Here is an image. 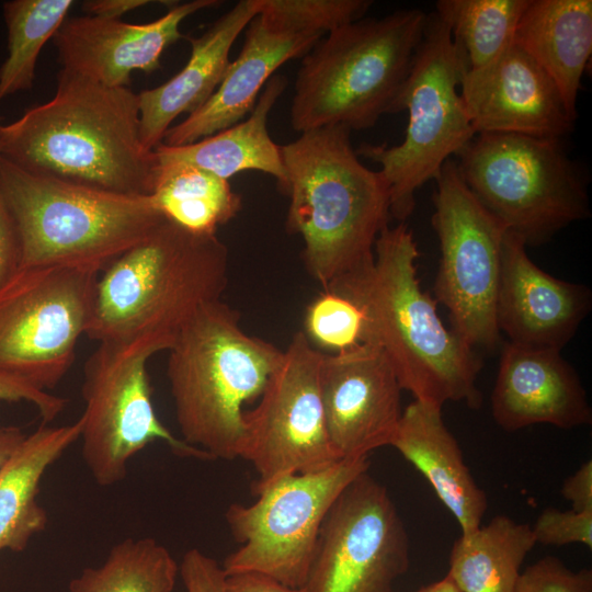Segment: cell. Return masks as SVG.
I'll use <instances>...</instances> for the list:
<instances>
[{
  "label": "cell",
  "instance_id": "obj_1",
  "mask_svg": "<svg viewBox=\"0 0 592 592\" xmlns=\"http://www.w3.org/2000/svg\"><path fill=\"white\" fill-rule=\"evenodd\" d=\"M0 156L32 173L150 195L158 172L140 139L138 94L60 69L54 96L0 127Z\"/></svg>",
  "mask_w": 592,
  "mask_h": 592
},
{
  "label": "cell",
  "instance_id": "obj_2",
  "mask_svg": "<svg viewBox=\"0 0 592 592\" xmlns=\"http://www.w3.org/2000/svg\"><path fill=\"white\" fill-rule=\"evenodd\" d=\"M419 255L407 225H388L376 239L373 261L323 291L339 293L362 309L364 342L384 352L401 388L415 400L441 407L464 402L478 409L481 360L444 326L436 300L421 288Z\"/></svg>",
  "mask_w": 592,
  "mask_h": 592
},
{
  "label": "cell",
  "instance_id": "obj_3",
  "mask_svg": "<svg viewBox=\"0 0 592 592\" xmlns=\"http://www.w3.org/2000/svg\"><path fill=\"white\" fill-rule=\"evenodd\" d=\"M350 134L327 126L281 146L286 230L301 237L305 265L322 289L373 261L391 216L386 179L360 161Z\"/></svg>",
  "mask_w": 592,
  "mask_h": 592
},
{
  "label": "cell",
  "instance_id": "obj_4",
  "mask_svg": "<svg viewBox=\"0 0 592 592\" xmlns=\"http://www.w3.org/2000/svg\"><path fill=\"white\" fill-rule=\"evenodd\" d=\"M228 271V249L217 235H197L164 217L100 273L86 334L98 343L147 335L174 342L203 306L221 299Z\"/></svg>",
  "mask_w": 592,
  "mask_h": 592
},
{
  "label": "cell",
  "instance_id": "obj_5",
  "mask_svg": "<svg viewBox=\"0 0 592 592\" xmlns=\"http://www.w3.org/2000/svg\"><path fill=\"white\" fill-rule=\"evenodd\" d=\"M221 299L203 306L168 350L167 377L182 440L212 459L239 457L243 405L260 397L283 351L247 333Z\"/></svg>",
  "mask_w": 592,
  "mask_h": 592
},
{
  "label": "cell",
  "instance_id": "obj_6",
  "mask_svg": "<svg viewBox=\"0 0 592 592\" xmlns=\"http://www.w3.org/2000/svg\"><path fill=\"white\" fill-rule=\"evenodd\" d=\"M428 13L419 9L363 18L325 35L301 59L291 106L299 133L327 126L373 127L397 103Z\"/></svg>",
  "mask_w": 592,
  "mask_h": 592
},
{
  "label": "cell",
  "instance_id": "obj_7",
  "mask_svg": "<svg viewBox=\"0 0 592 592\" xmlns=\"http://www.w3.org/2000/svg\"><path fill=\"white\" fill-rule=\"evenodd\" d=\"M0 193L20 242V269L102 272L163 218L149 195L103 191L27 172L0 156Z\"/></svg>",
  "mask_w": 592,
  "mask_h": 592
},
{
  "label": "cell",
  "instance_id": "obj_8",
  "mask_svg": "<svg viewBox=\"0 0 592 592\" xmlns=\"http://www.w3.org/2000/svg\"><path fill=\"white\" fill-rule=\"evenodd\" d=\"M457 157L474 196L526 247L591 214L587 180L562 139L480 133Z\"/></svg>",
  "mask_w": 592,
  "mask_h": 592
},
{
  "label": "cell",
  "instance_id": "obj_9",
  "mask_svg": "<svg viewBox=\"0 0 592 592\" xmlns=\"http://www.w3.org/2000/svg\"><path fill=\"white\" fill-rule=\"evenodd\" d=\"M467 70L447 25L428 13L422 41L397 103L408 112L401 144H362L355 149L380 166L390 196V215L403 223L415 206V192L435 180L443 164L457 156L476 133L457 88Z\"/></svg>",
  "mask_w": 592,
  "mask_h": 592
},
{
  "label": "cell",
  "instance_id": "obj_10",
  "mask_svg": "<svg viewBox=\"0 0 592 592\" xmlns=\"http://www.w3.org/2000/svg\"><path fill=\"white\" fill-rule=\"evenodd\" d=\"M172 343L158 335L99 342L88 357L81 387L84 411L79 418L81 453L99 486L123 481L129 460L155 441L180 456L212 459L175 437L156 414L147 362Z\"/></svg>",
  "mask_w": 592,
  "mask_h": 592
},
{
  "label": "cell",
  "instance_id": "obj_11",
  "mask_svg": "<svg viewBox=\"0 0 592 592\" xmlns=\"http://www.w3.org/2000/svg\"><path fill=\"white\" fill-rule=\"evenodd\" d=\"M368 467V457L342 458L322 470L276 481L252 504L232 503L225 516L240 547L223 562L225 574L258 573L304 588L325 516Z\"/></svg>",
  "mask_w": 592,
  "mask_h": 592
},
{
  "label": "cell",
  "instance_id": "obj_12",
  "mask_svg": "<svg viewBox=\"0 0 592 592\" xmlns=\"http://www.w3.org/2000/svg\"><path fill=\"white\" fill-rule=\"evenodd\" d=\"M100 273L82 266L24 267L0 287V371L54 389L88 331Z\"/></svg>",
  "mask_w": 592,
  "mask_h": 592
},
{
  "label": "cell",
  "instance_id": "obj_13",
  "mask_svg": "<svg viewBox=\"0 0 592 592\" xmlns=\"http://www.w3.org/2000/svg\"><path fill=\"white\" fill-rule=\"evenodd\" d=\"M434 181L432 226L441 250L434 299L468 345L492 351L500 341L496 303L506 229L474 196L454 159Z\"/></svg>",
  "mask_w": 592,
  "mask_h": 592
},
{
  "label": "cell",
  "instance_id": "obj_14",
  "mask_svg": "<svg viewBox=\"0 0 592 592\" xmlns=\"http://www.w3.org/2000/svg\"><path fill=\"white\" fill-rule=\"evenodd\" d=\"M322 352L303 331L294 334L259 405L243 413L239 457L258 478L252 493L298 474L316 473L342 459L331 445L320 396Z\"/></svg>",
  "mask_w": 592,
  "mask_h": 592
},
{
  "label": "cell",
  "instance_id": "obj_15",
  "mask_svg": "<svg viewBox=\"0 0 592 592\" xmlns=\"http://www.w3.org/2000/svg\"><path fill=\"white\" fill-rule=\"evenodd\" d=\"M409 567V539L387 489L368 470L329 509L306 592H391Z\"/></svg>",
  "mask_w": 592,
  "mask_h": 592
},
{
  "label": "cell",
  "instance_id": "obj_16",
  "mask_svg": "<svg viewBox=\"0 0 592 592\" xmlns=\"http://www.w3.org/2000/svg\"><path fill=\"white\" fill-rule=\"evenodd\" d=\"M319 386L329 440L340 458L368 457L391 445L402 388L378 346L364 342L339 353L322 352Z\"/></svg>",
  "mask_w": 592,
  "mask_h": 592
},
{
  "label": "cell",
  "instance_id": "obj_17",
  "mask_svg": "<svg viewBox=\"0 0 592 592\" xmlns=\"http://www.w3.org/2000/svg\"><path fill=\"white\" fill-rule=\"evenodd\" d=\"M460 96L476 134L562 139L574 127L559 89L515 42L488 65L466 70Z\"/></svg>",
  "mask_w": 592,
  "mask_h": 592
},
{
  "label": "cell",
  "instance_id": "obj_18",
  "mask_svg": "<svg viewBox=\"0 0 592 592\" xmlns=\"http://www.w3.org/2000/svg\"><path fill=\"white\" fill-rule=\"evenodd\" d=\"M218 3H175L163 16L143 24L84 14L66 19L52 39L61 69L106 87H128L133 71L150 73L160 68L164 49L184 37L180 32L184 19Z\"/></svg>",
  "mask_w": 592,
  "mask_h": 592
},
{
  "label": "cell",
  "instance_id": "obj_19",
  "mask_svg": "<svg viewBox=\"0 0 592 592\" xmlns=\"http://www.w3.org/2000/svg\"><path fill=\"white\" fill-rule=\"evenodd\" d=\"M587 285L557 278L535 264L525 243L505 232L496 321L511 343L562 350L589 315Z\"/></svg>",
  "mask_w": 592,
  "mask_h": 592
},
{
  "label": "cell",
  "instance_id": "obj_20",
  "mask_svg": "<svg viewBox=\"0 0 592 592\" xmlns=\"http://www.w3.org/2000/svg\"><path fill=\"white\" fill-rule=\"evenodd\" d=\"M491 413L509 432L543 423L570 430L592 422L587 391L560 350L511 342L501 351Z\"/></svg>",
  "mask_w": 592,
  "mask_h": 592
},
{
  "label": "cell",
  "instance_id": "obj_21",
  "mask_svg": "<svg viewBox=\"0 0 592 592\" xmlns=\"http://www.w3.org/2000/svg\"><path fill=\"white\" fill-rule=\"evenodd\" d=\"M244 31L243 46L216 91L198 110L171 126L161 144L189 145L241 122L275 71L303 58L323 37L287 29L264 12H259Z\"/></svg>",
  "mask_w": 592,
  "mask_h": 592
},
{
  "label": "cell",
  "instance_id": "obj_22",
  "mask_svg": "<svg viewBox=\"0 0 592 592\" xmlns=\"http://www.w3.org/2000/svg\"><path fill=\"white\" fill-rule=\"evenodd\" d=\"M259 13L258 0H240L200 36H189L191 55L170 80L138 93L140 139L153 150L171 123L192 114L216 91L230 64L229 53L240 33Z\"/></svg>",
  "mask_w": 592,
  "mask_h": 592
},
{
  "label": "cell",
  "instance_id": "obj_23",
  "mask_svg": "<svg viewBox=\"0 0 592 592\" xmlns=\"http://www.w3.org/2000/svg\"><path fill=\"white\" fill-rule=\"evenodd\" d=\"M428 480L457 521L462 534L476 531L487 497L467 467L457 440L447 429L442 407L413 400L405 410L391 445Z\"/></svg>",
  "mask_w": 592,
  "mask_h": 592
},
{
  "label": "cell",
  "instance_id": "obj_24",
  "mask_svg": "<svg viewBox=\"0 0 592 592\" xmlns=\"http://www.w3.org/2000/svg\"><path fill=\"white\" fill-rule=\"evenodd\" d=\"M514 42L553 79L577 118L581 80L592 53V1L530 0Z\"/></svg>",
  "mask_w": 592,
  "mask_h": 592
},
{
  "label": "cell",
  "instance_id": "obj_25",
  "mask_svg": "<svg viewBox=\"0 0 592 592\" xmlns=\"http://www.w3.org/2000/svg\"><path fill=\"white\" fill-rule=\"evenodd\" d=\"M286 84L285 77L274 75L260 93L248 118L189 145L160 144L153 149L157 161L190 164L225 180L242 171H260L272 175L283 192L286 171L281 145L272 140L266 124Z\"/></svg>",
  "mask_w": 592,
  "mask_h": 592
},
{
  "label": "cell",
  "instance_id": "obj_26",
  "mask_svg": "<svg viewBox=\"0 0 592 592\" xmlns=\"http://www.w3.org/2000/svg\"><path fill=\"white\" fill-rule=\"evenodd\" d=\"M81 421L50 426L43 424L0 469V551H22L47 525L46 511L37 502L46 470L80 439Z\"/></svg>",
  "mask_w": 592,
  "mask_h": 592
},
{
  "label": "cell",
  "instance_id": "obj_27",
  "mask_svg": "<svg viewBox=\"0 0 592 592\" xmlns=\"http://www.w3.org/2000/svg\"><path fill=\"white\" fill-rule=\"evenodd\" d=\"M535 545L530 524L497 515L455 540L447 574L462 592H514L521 566Z\"/></svg>",
  "mask_w": 592,
  "mask_h": 592
},
{
  "label": "cell",
  "instance_id": "obj_28",
  "mask_svg": "<svg viewBox=\"0 0 592 592\" xmlns=\"http://www.w3.org/2000/svg\"><path fill=\"white\" fill-rule=\"evenodd\" d=\"M158 162V161H157ZM156 209L197 235H216L241 209V196L225 180L178 162L159 163L152 193Z\"/></svg>",
  "mask_w": 592,
  "mask_h": 592
},
{
  "label": "cell",
  "instance_id": "obj_29",
  "mask_svg": "<svg viewBox=\"0 0 592 592\" xmlns=\"http://www.w3.org/2000/svg\"><path fill=\"white\" fill-rule=\"evenodd\" d=\"M530 0H439L435 13L447 25L467 70L481 68L514 42Z\"/></svg>",
  "mask_w": 592,
  "mask_h": 592
},
{
  "label": "cell",
  "instance_id": "obj_30",
  "mask_svg": "<svg viewBox=\"0 0 592 592\" xmlns=\"http://www.w3.org/2000/svg\"><path fill=\"white\" fill-rule=\"evenodd\" d=\"M178 573L177 561L155 538H126L101 566L72 579L69 592H172Z\"/></svg>",
  "mask_w": 592,
  "mask_h": 592
},
{
  "label": "cell",
  "instance_id": "obj_31",
  "mask_svg": "<svg viewBox=\"0 0 592 592\" xmlns=\"http://www.w3.org/2000/svg\"><path fill=\"white\" fill-rule=\"evenodd\" d=\"M72 0H11L3 3L8 57L0 67V102L33 87L35 67L72 7Z\"/></svg>",
  "mask_w": 592,
  "mask_h": 592
},
{
  "label": "cell",
  "instance_id": "obj_32",
  "mask_svg": "<svg viewBox=\"0 0 592 592\" xmlns=\"http://www.w3.org/2000/svg\"><path fill=\"white\" fill-rule=\"evenodd\" d=\"M303 333L318 351L339 353L364 343L365 317L350 298L322 289L306 309Z\"/></svg>",
  "mask_w": 592,
  "mask_h": 592
},
{
  "label": "cell",
  "instance_id": "obj_33",
  "mask_svg": "<svg viewBox=\"0 0 592 592\" xmlns=\"http://www.w3.org/2000/svg\"><path fill=\"white\" fill-rule=\"evenodd\" d=\"M369 0H258L259 11L283 26L322 36L364 18Z\"/></svg>",
  "mask_w": 592,
  "mask_h": 592
},
{
  "label": "cell",
  "instance_id": "obj_34",
  "mask_svg": "<svg viewBox=\"0 0 592 592\" xmlns=\"http://www.w3.org/2000/svg\"><path fill=\"white\" fill-rule=\"evenodd\" d=\"M514 592H592V571H572L560 559L544 557L520 573Z\"/></svg>",
  "mask_w": 592,
  "mask_h": 592
},
{
  "label": "cell",
  "instance_id": "obj_35",
  "mask_svg": "<svg viewBox=\"0 0 592 592\" xmlns=\"http://www.w3.org/2000/svg\"><path fill=\"white\" fill-rule=\"evenodd\" d=\"M532 531L536 544L563 546L582 544L592 548V511H560L547 508L537 516Z\"/></svg>",
  "mask_w": 592,
  "mask_h": 592
},
{
  "label": "cell",
  "instance_id": "obj_36",
  "mask_svg": "<svg viewBox=\"0 0 592 592\" xmlns=\"http://www.w3.org/2000/svg\"><path fill=\"white\" fill-rule=\"evenodd\" d=\"M26 401L38 411L44 424L56 419L66 408L67 399L42 390L23 378L0 371V402Z\"/></svg>",
  "mask_w": 592,
  "mask_h": 592
},
{
  "label": "cell",
  "instance_id": "obj_37",
  "mask_svg": "<svg viewBox=\"0 0 592 592\" xmlns=\"http://www.w3.org/2000/svg\"><path fill=\"white\" fill-rule=\"evenodd\" d=\"M179 571L186 592H228L221 566L198 549L184 554Z\"/></svg>",
  "mask_w": 592,
  "mask_h": 592
},
{
  "label": "cell",
  "instance_id": "obj_38",
  "mask_svg": "<svg viewBox=\"0 0 592 592\" xmlns=\"http://www.w3.org/2000/svg\"><path fill=\"white\" fill-rule=\"evenodd\" d=\"M20 261L16 228L0 193V287L20 270Z\"/></svg>",
  "mask_w": 592,
  "mask_h": 592
},
{
  "label": "cell",
  "instance_id": "obj_39",
  "mask_svg": "<svg viewBox=\"0 0 592 592\" xmlns=\"http://www.w3.org/2000/svg\"><path fill=\"white\" fill-rule=\"evenodd\" d=\"M561 496L574 511H592V462H584L562 483Z\"/></svg>",
  "mask_w": 592,
  "mask_h": 592
},
{
  "label": "cell",
  "instance_id": "obj_40",
  "mask_svg": "<svg viewBox=\"0 0 592 592\" xmlns=\"http://www.w3.org/2000/svg\"><path fill=\"white\" fill-rule=\"evenodd\" d=\"M226 585L228 592H306L304 588H288L258 573L226 576Z\"/></svg>",
  "mask_w": 592,
  "mask_h": 592
},
{
  "label": "cell",
  "instance_id": "obj_41",
  "mask_svg": "<svg viewBox=\"0 0 592 592\" xmlns=\"http://www.w3.org/2000/svg\"><path fill=\"white\" fill-rule=\"evenodd\" d=\"M152 1L148 0H88L82 2L87 15L119 20V18Z\"/></svg>",
  "mask_w": 592,
  "mask_h": 592
},
{
  "label": "cell",
  "instance_id": "obj_42",
  "mask_svg": "<svg viewBox=\"0 0 592 592\" xmlns=\"http://www.w3.org/2000/svg\"><path fill=\"white\" fill-rule=\"evenodd\" d=\"M26 434L16 426L0 425V469L16 452Z\"/></svg>",
  "mask_w": 592,
  "mask_h": 592
},
{
  "label": "cell",
  "instance_id": "obj_43",
  "mask_svg": "<svg viewBox=\"0 0 592 592\" xmlns=\"http://www.w3.org/2000/svg\"><path fill=\"white\" fill-rule=\"evenodd\" d=\"M415 592H462L453 579L447 574L440 581L419 589Z\"/></svg>",
  "mask_w": 592,
  "mask_h": 592
},
{
  "label": "cell",
  "instance_id": "obj_44",
  "mask_svg": "<svg viewBox=\"0 0 592 592\" xmlns=\"http://www.w3.org/2000/svg\"><path fill=\"white\" fill-rule=\"evenodd\" d=\"M0 127H1V125H0Z\"/></svg>",
  "mask_w": 592,
  "mask_h": 592
}]
</instances>
